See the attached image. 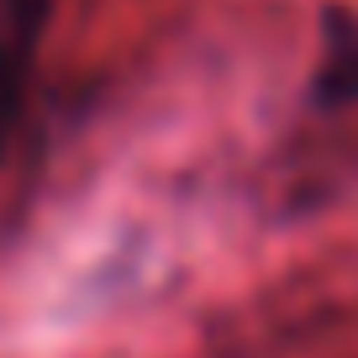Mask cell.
Instances as JSON below:
<instances>
[{"label": "cell", "mask_w": 358, "mask_h": 358, "mask_svg": "<svg viewBox=\"0 0 358 358\" xmlns=\"http://www.w3.org/2000/svg\"><path fill=\"white\" fill-rule=\"evenodd\" d=\"M316 101H327V106L358 101V16H337L332 22L322 69H316Z\"/></svg>", "instance_id": "1"}]
</instances>
